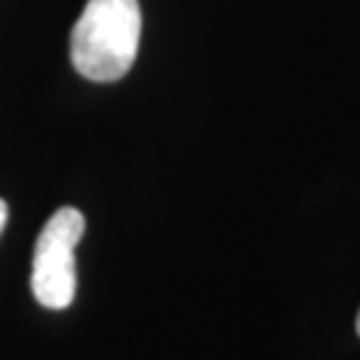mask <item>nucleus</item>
<instances>
[{
	"label": "nucleus",
	"instance_id": "4",
	"mask_svg": "<svg viewBox=\"0 0 360 360\" xmlns=\"http://www.w3.org/2000/svg\"><path fill=\"white\" fill-rule=\"evenodd\" d=\"M355 328H358V336H360V312H358V323H355Z\"/></svg>",
	"mask_w": 360,
	"mask_h": 360
},
{
	"label": "nucleus",
	"instance_id": "3",
	"mask_svg": "<svg viewBox=\"0 0 360 360\" xmlns=\"http://www.w3.org/2000/svg\"><path fill=\"white\" fill-rule=\"evenodd\" d=\"M6 221H8V206H6V200H0V232L6 227Z\"/></svg>",
	"mask_w": 360,
	"mask_h": 360
},
{
	"label": "nucleus",
	"instance_id": "1",
	"mask_svg": "<svg viewBox=\"0 0 360 360\" xmlns=\"http://www.w3.org/2000/svg\"><path fill=\"white\" fill-rule=\"evenodd\" d=\"M139 38V0H89L70 38L72 67L86 80L115 83L136 62Z\"/></svg>",
	"mask_w": 360,
	"mask_h": 360
},
{
	"label": "nucleus",
	"instance_id": "2",
	"mask_svg": "<svg viewBox=\"0 0 360 360\" xmlns=\"http://www.w3.org/2000/svg\"><path fill=\"white\" fill-rule=\"evenodd\" d=\"M86 232V219L77 208H59L40 230L32 254V294L43 307L65 309L77 288L75 248Z\"/></svg>",
	"mask_w": 360,
	"mask_h": 360
}]
</instances>
